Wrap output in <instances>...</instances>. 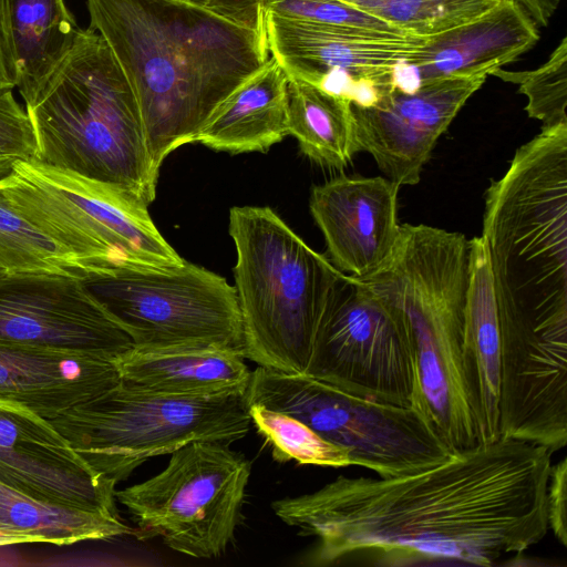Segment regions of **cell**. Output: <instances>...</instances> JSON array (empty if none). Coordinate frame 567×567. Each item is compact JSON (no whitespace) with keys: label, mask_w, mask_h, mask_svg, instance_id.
Returning a JSON list of instances; mask_svg holds the SVG:
<instances>
[{"label":"cell","mask_w":567,"mask_h":567,"mask_svg":"<svg viewBox=\"0 0 567 567\" xmlns=\"http://www.w3.org/2000/svg\"><path fill=\"white\" fill-rule=\"evenodd\" d=\"M86 7L89 28L105 40L135 94L157 172L269 59L266 35L187 0H86Z\"/></svg>","instance_id":"cell-2"},{"label":"cell","mask_w":567,"mask_h":567,"mask_svg":"<svg viewBox=\"0 0 567 567\" xmlns=\"http://www.w3.org/2000/svg\"><path fill=\"white\" fill-rule=\"evenodd\" d=\"M567 460L564 457L556 464H551L549 481L546 492V512L548 529L556 539L567 546Z\"/></svg>","instance_id":"cell-33"},{"label":"cell","mask_w":567,"mask_h":567,"mask_svg":"<svg viewBox=\"0 0 567 567\" xmlns=\"http://www.w3.org/2000/svg\"><path fill=\"white\" fill-rule=\"evenodd\" d=\"M244 29L265 34V0H187Z\"/></svg>","instance_id":"cell-32"},{"label":"cell","mask_w":567,"mask_h":567,"mask_svg":"<svg viewBox=\"0 0 567 567\" xmlns=\"http://www.w3.org/2000/svg\"><path fill=\"white\" fill-rule=\"evenodd\" d=\"M0 154L16 159L37 157V143L30 116L12 90L0 93Z\"/></svg>","instance_id":"cell-31"},{"label":"cell","mask_w":567,"mask_h":567,"mask_svg":"<svg viewBox=\"0 0 567 567\" xmlns=\"http://www.w3.org/2000/svg\"><path fill=\"white\" fill-rule=\"evenodd\" d=\"M229 235L243 324V355L258 367L305 373L341 272L271 208L235 206Z\"/></svg>","instance_id":"cell-6"},{"label":"cell","mask_w":567,"mask_h":567,"mask_svg":"<svg viewBox=\"0 0 567 567\" xmlns=\"http://www.w3.org/2000/svg\"><path fill=\"white\" fill-rule=\"evenodd\" d=\"M250 462L221 441H193L171 454L151 478L115 489L138 538L159 537L174 551L216 558L234 540Z\"/></svg>","instance_id":"cell-10"},{"label":"cell","mask_w":567,"mask_h":567,"mask_svg":"<svg viewBox=\"0 0 567 567\" xmlns=\"http://www.w3.org/2000/svg\"><path fill=\"white\" fill-rule=\"evenodd\" d=\"M246 398L300 420L379 477L429 470L454 454L415 408L364 399L305 373L257 367Z\"/></svg>","instance_id":"cell-9"},{"label":"cell","mask_w":567,"mask_h":567,"mask_svg":"<svg viewBox=\"0 0 567 567\" xmlns=\"http://www.w3.org/2000/svg\"><path fill=\"white\" fill-rule=\"evenodd\" d=\"M134 534L118 516L52 504L0 482V547L42 543L56 546Z\"/></svg>","instance_id":"cell-24"},{"label":"cell","mask_w":567,"mask_h":567,"mask_svg":"<svg viewBox=\"0 0 567 567\" xmlns=\"http://www.w3.org/2000/svg\"><path fill=\"white\" fill-rule=\"evenodd\" d=\"M241 352L213 347L136 348L116 357L122 379L182 396L246 392L251 371Z\"/></svg>","instance_id":"cell-20"},{"label":"cell","mask_w":567,"mask_h":567,"mask_svg":"<svg viewBox=\"0 0 567 567\" xmlns=\"http://www.w3.org/2000/svg\"><path fill=\"white\" fill-rule=\"evenodd\" d=\"M122 380L116 357L0 339V400L51 420Z\"/></svg>","instance_id":"cell-18"},{"label":"cell","mask_w":567,"mask_h":567,"mask_svg":"<svg viewBox=\"0 0 567 567\" xmlns=\"http://www.w3.org/2000/svg\"><path fill=\"white\" fill-rule=\"evenodd\" d=\"M481 237L499 331L567 334V122L543 126L491 183Z\"/></svg>","instance_id":"cell-3"},{"label":"cell","mask_w":567,"mask_h":567,"mask_svg":"<svg viewBox=\"0 0 567 567\" xmlns=\"http://www.w3.org/2000/svg\"><path fill=\"white\" fill-rule=\"evenodd\" d=\"M248 411L251 424L270 444L277 462L332 467L352 465L347 451L328 442L300 420L258 404H248Z\"/></svg>","instance_id":"cell-28"},{"label":"cell","mask_w":567,"mask_h":567,"mask_svg":"<svg viewBox=\"0 0 567 567\" xmlns=\"http://www.w3.org/2000/svg\"><path fill=\"white\" fill-rule=\"evenodd\" d=\"M52 274L85 279L89 271L10 207L0 195V275Z\"/></svg>","instance_id":"cell-26"},{"label":"cell","mask_w":567,"mask_h":567,"mask_svg":"<svg viewBox=\"0 0 567 567\" xmlns=\"http://www.w3.org/2000/svg\"><path fill=\"white\" fill-rule=\"evenodd\" d=\"M17 159L10 156L0 154V179L4 178L11 173L12 165Z\"/></svg>","instance_id":"cell-36"},{"label":"cell","mask_w":567,"mask_h":567,"mask_svg":"<svg viewBox=\"0 0 567 567\" xmlns=\"http://www.w3.org/2000/svg\"><path fill=\"white\" fill-rule=\"evenodd\" d=\"M399 188L386 177L346 175L312 187L311 215L341 272L362 279L390 257L401 228Z\"/></svg>","instance_id":"cell-17"},{"label":"cell","mask_w":567,"mask_h":567,"mask_svg":"<svg viewBox=\"0 0 567 567\" xmlns=\"http://www.w3.org/2000/svg\"><path fill=\"white\" fill-rule=\"evenodd\" d=\"M488 75V71L453 74L410 93L382 87L374 105L352 104L359 152H368L396 185L417 184L437 140Z\"/></svg>","instance_id":"cell-14"},{"label":"cell","mask_w":567,"mask_h":567,"mask_svg":"<svg viewBox=\"0 0 567 567\" xmlns=\"http://www.w3.org/2000/svg\"><path fill=\"white\" fill-rule=\"evenodd\" d=\"M17 83L16 60L9 25L7 0H0V93L13 90Z\"/></svg>","instance_id":"cell-34"},{"label":"cell","mask_w":567,"mask_h":567,"mask_svg":"<svg viewBox=\"0 0 567 567\" xmlns=\"http://www.w3.org/2000/svg\"><path fill=\"white\" fill-rule=\"evenodd\" d=\"M305 374L364 399L413 406L415 354L404 313L361 279L343 274L320 320Z\"/></svg>","instance_id":"cell-12"},{"label":"cell","mask_w":567,"mask_h":567,"mask_svg":"<svg viewBox=\"0 0 567 567\" xmlns=\"http://www.w3.org/2000/svg\"><path fill=\"white\" fill-rule=\"evenodd\" d=\"M265 34L270 56L288 80L318 86L337 74L367 80L378 90L393 86L399 66H413L425 41L402 31L331 24L267 13Z\"/></svg>","instance_id":"cell-15"},{"label":"cell","mask_w":567,"mask_h":567,"mask_svg":"<svg viewBox=\"0 0 567 567\" xmlns=\"http://www.w3.org/2000/svg\"><path fill=\"white\" fill-rule=\"evenodd\" d=\"M528 10L537 25L545 27L555 8L553 3L556 0H519Z\"/></svg>","instance_id":"cell-35"},{"label":"cell","mask_w":567,"mask_h":567,"mask_svg":"<svg viewBox=\"0 0 567 567\" xmlns=\"http://www.w3.org/2000/svg\"><path fill=\"white\" fill-rule=\"evenodd\" d=\"M470 241L464 353L480 442L499 439V327L488 254L482 237Z\"/></svg>","instance_id":"cell-22"},{"label":"cell","mask_w":567,"mask_h":567,"mask_svg":"<svg viewBox=\"0 0 567 567\" xmlns=\"http://www.w3.org/2000/svg\"><path fill=\"white\" fill-rule=\"evenodd\" d=\"M0 339L118 357L133 347L83 278L0 275Z\"/></svg>","instance_id":"cell-13"},{"label":"cell","mask_w":567,"mask_h":567,"mask_svg":"<svg viewBox=\"0 0 567 567\" xmlns=\"http://www.w3.org/2000/svg\"><path fill=\"white\" fill-rule=\"evenodd\" d=\"M84 282L136 348L213 347L243 353L235 287L186 260L177 266H123Z\"/></svg>","instance_id":"cell-11"},{"label":"cell","mask_w":567,"mask_h":567,"mask_svg":"<svg viewBox=\"0 0 567 567\" xmlns=\"http://www.w3.org/2000/svg\"><path fill=\"white\" fill-rule=\"evenodd\" d=\"M265 12L312 22L400 31L338 0H265Z\"/></svg>","instance_id":"cell-30"},{"label":"cell","mask_w":567,"mask_h":567,"mask_svg":"<svg viewBox=\"0 0 567 567\" xmlns=\"http://www.w3.org/2000/svg\"><path fill=\"white\" fill-rule=\"evenodd\" d=\"M49 421L115 485L152 457L198 440L229 444L245 437L252 425L246 392L182 396L124 379Z\"/></svg>","instance_id":"cell-7"},{"label":"cell","mask_w":567,"mask_h":567,"mask_svg":"<svg viewBox=\"0 0 567 567\" xmlns=\"http://www.w3.org/2000/svg\"><path fill=\"white\" fill-rule=\"evenodd\" d=\"M0 195L89 275L184 262L156 228L147 206L113 185L29 158L17 159L0 179Z\"/></svg>","instance_id":"cell-8"},{"label":"cell","mask_w":567,"mask_h":567,"mask_svg":"<svg viewBox=\"0 0 567 567\" xmlns=\"http://www.w3.org/2000/svg\"><path fill=\"white\" fill-rule=\"evenodd\" d=\"M0 482L52 504L118 516L116 485L93 470L48 419L4 400Z\"/></svg>","instance_id":"cell-16"},{"label":"cell","mask_w":567,"mask_h":567,"mask_svg":"<svg viewBox=\"0 0 567 567\" xmlns=\"http://www.w3.org/2000/svg\"><path fill=\"white\" fill-rule=\"evenodd\" d=\"M17 83L32 104L62 63L82 28L65 0H7Z\"/></svg>","instance_id":"cell-23"},{"label":"cell","mask_w":567,"mask_h":567,"mask_svg":"<svg viewBox=\"0 0 567 567\" xmlns=\"http://www.w3.org/2000/svg\"><path fill=\"white\" fill-rule=\"evenodd\" d=\"M37 159L113 185L148 206L154 168L135 94L105 40L81 29L38 99L25 106Z\"/></svg>","instance_id":"cell-5"},{"label":"cell","mask_w":567,"mask_h":567,"mask_svg":"<svg viewBox=\"0 0 567 567\" xmlns=\"http://www.w3.org/2000/svg\"><path fill=\"white\" fill-rule=\"evenodd\" d=\"M550 467L546 447L499 437L413 474L339 475L271 508L299 535L316 538L311 565L493 566L549 530Z\"/></svg>","instance_id":"cell-1"},{"label":"cell","mask_w":567,"mask_h":567,"mask_svg":"<svg viewBox=\"0 0 567 567\" xmlns=\"http://www.w3.org/2000/svg\"><path fill=\"white\" fill-rule=\"evenodd\" d=\"M468 262L463 234L403 224L386 261L361 279L404 313L415 354L413 408L453 453L480 443L464 353Z\"/></svg>","instance_id":"cell-4"},{"label":"cell","mask_w":567,"mask_h":567,"mask_svg":"<svg viewBox=\"0 0 567 567\" xmlns=\"http://www.w3.org/2000/svg\"><path fill=\"white\" fill-rule=\"evenodd\" d=\"M287 134L330 169H343L359 152L351 100L301 80H289Z\"/></svg>","instance_id":"cell-25"},{"label":"cell","mask_w":567,"mask_h":567,"mask_svg":"<svg viewBox=\"0 0 567 567\" xmlns=\"http://www.w3.org/2000/svg\"><path fill=\"white\" fill-rule=\"evenodd\" d=\"M494 76L517 84L527 97L525 107L529 117L543 126L567 122V38L553 50L548 59L530 71L509 72L497 69Z\"/></svg>","instance_id":"cell-29"},{"label":"cell","mask_w":567,"mask_h":567,"mask_svg":"<svg viewBox=\"0 0 567 567\" xmlns=\"http://www.w3.org/2000/svg\"><path fill=\"white\" fill-rule=\"evenodd\" d=\"M400 31L427 37L461 25L501 0H338Z\"/></svg>","instance_id":"cell-27"},{"label":"cell","mask_w":567,"mask_h":567,"mask_svg":"<svg viewBox=\"0 0 567 567\" xmlns=\"http://www.w3.org/2000/svg\"><path fill=\"white\" fill-rule=\"evenodd\" d=\"M539 40L537 23L518 0H501L482 16L425 37L411 66L419 86L453 74L488 71L514 62Z\"/></svg>","instance_id":"cell-19"},{"label":"cell","mask_w":567,"mask_h":567,"mask_svg":"<svg viewBox=\"0 0 567 567\" xmlns=\"http://www.w3.org/2000/svg\"><path fill=\"white\" fill-rule=\"evenodd\" d=\"M288 84L269 56L217 106L196 142L230 154L267 152L288 135Z\"/></svg>","instance_id":"cell-21"}]
</instances>
